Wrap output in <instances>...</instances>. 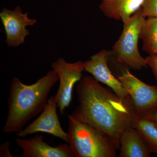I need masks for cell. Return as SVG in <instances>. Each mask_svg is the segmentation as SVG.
Returning <instances> with one entry per match:
<instances>
[{
    "label": "cell",
    "instance_id": "cell-16",
    "mask_svg": "<svg viewBox=\"0 0 157 157\" xmlns=\"http://www.w3.org/2000/svg\"><path fill=\"white\" fill-rule=\"evenodd\" d=\"M145 60L147 65L151 69L157 81V55H149Z\"/></svg>",
    "mask_w": 157,
    "mask_h": 157
},
{
    "label": "cell",
    "instance_id": "cell-2",
    "mask_svg": "<svg viewBox=\"0 0 157 157\" xmlns=\"http://www.w3.org/2000/svg\"><path fill=\"white\" fill-rule=\"evenodd\" d=\"M59 80L58 75L53 70L31 85L25 84L19 78L13 77L3 133L21 132L29 121L42 112L47 104L51 90Z\"/></svg>",
    "mask_w": 157,
    "mask_h": 157
},
{
    "label": "cell",
    "instance_id": "cell-14",
    "mask_svg": "<svg viewBox=\"0 0 157 157\" xmlns=\"http://www.w3.org/2000/svg\"><path fill=\"white\" fill-rule=\"evenodd\" d=\"M134 128L141 135L151 153L157 154V127L152 121L137 117Z\"/></svg>",
    "mask_w": 157,
    "mask_h": 157
},
{
    "label": "cell",
    "instance_id": "cell-8",
    "mask_svg": "<svg viewBox=\"0 0 157 157\" xmlns=\"http://www.w3.org/2000/svg\"><path fill=\"white\" fill-rule=\"evenodd\" d=\"M58 102L56 96L48 99L45 108L39 117L21 132L17 136L24 138L38 132H43L53 135L68 143V133L62 128L57 114Z\"/></svg>",
    "mask_w": 157,
    "mask_h": 157
},
{
    "label": "cell",
    "instance_id": "cell-17",
    "mask_svg": "<svg viewBox=\"0 0 157 157\" xmlns=\"http://www.w3.org/2000/svg\"><path fill=\"white\" fill-rule=\"evenodd\" d=\"M10 142L9 141H6L0 146V157H12L13 155L11 153L9 149Z\"/></svg>",
    "mask_w": 157,
    "mask_h": 157
},
{
    "label": "cell",
    "instance_id": "cell-4",
    "mask_svg": "<svg viewBox=\"0 0 157 157\" xmlns=\"http://www.w3.org/2000/svg\"><path fill=\"white\" fill-rule=\"evenodd\" d=\"M145 19L140 8L124 23L121 35L113 46L112 52L117 61L134 70L147 67L145 59L140 55L138 48L140 31Z\"/></svg>",
    "mask_w": 157,
    "mask_h": 157
},
{
    "label": "cell",
    "instance_id": "cell-18",
    "mask_svg": "<svg viewBox=\"0 0 157 157\" xmlns=\"http://www.w3.org/2000/svg\"><path fill=\"white\" fill-rule=\"evenodd\" d=\"M144 118L152 121L157 127V109L150 113Z\"/></svg>",
    "mask_w": 157,
    "mask_h": 157
},
{
    "label": "cell",
    "instance_id": "cell-9",
    "mask_svg": "<svg viewBox=\"0 0 157 157\" xmlns=\"http://www.w3.org/2000/svg\"><path fill=\"white\" fill-rule=\"evenodd\" d=\"M108 55L106 49H102L95 54L89 60L84 62V70L90 73L97 81L107 86L118 96L131 103L129 93L109 70L107 63Z\"/></svg>",
    "mask_w": 157,
    "mask_h": 157
},
{
    "label": "cell",
    "instance_id": "cell-15",
    "mask_svg": "<svg viewBox=\"0 0 157 157\" xmlns=\"http://www.w3.org/2000/svg\"><path fill=\"white\" fill-rule=\"evenodd\" d=\"M141 10L142 15L145 18H157V0H144Z\"/></svg>",
    "mask_w": 157,
    "mask_h": 157
},
{
    "label": "cell",
    "instance_id": "cell-7",
    "mask_svg": "<svg viewBox=\"0 0 157 157\" xmlns=\"http://www.w3.org/2000/svg\"><path fill=\"white\" fill-rule=\"evenodd\" d=\"M0 19L6 35V42L9 47L15 48L25 42L27 36L30 35L26 27L32 26L37 23L35 18L28 17V12L23 13L19 6L14 10L3 8L0 12Z\"/></svg>",
    "mask_w": 157,
    "mask_h": 157
},
{
    "label": "cell",
    "instance_id": "cell-6",
    "mask_svg": "<svg viewBox=\"0 0 157 157\" xmlns=\"http://www.w3.org/2000/svg\"><path fill=\"white\" fill-rule=\"evenodd\" d=\"M52 67L59 76V84L55 96L59 111L63 115L72 101L74 86L82 78V72L85 71L84 62L68 63L60 57L52 63Z\"/></svg>",
    "mask_w": 157,
    "mask_h": 157
},
{
    "label": "cell",
    "instance_id": "cell-10",
    "mask_svg": "<svg viewBox=\"0 0 157 157\" xmlns=\"http://www.w3.org/2000/svg\"><path fill=\"white\" fill-rule=\"evenodd\" d=\"M42 135H37L31 139L15 138V141L22 149L20 157H75L70 145L62 144L50 146L43 140Z\"/></svg>",
    "mask_w": 157,
    "mask_h": 157
},
{
    "label": "cell",
    "instance_id": "cell-5",
    "mask_svg": "<svg viewBox=\"0 0 157 157\" xmlns=\"http://www.w3.org/2000/svg\"><path fill=\"white\" fill-rule=\"evenodd\" d=\"M117 78L129 93L132 107L137 117H145L157 109V86L144 83L128 69Z\"/></svg>",
    "mask_w": 157,
    "mask_h": 157
},
{
    "label": "cell",
    "instance_id": "cell-12",
    "mask_svg": "<svg viewBox=\"0 0 157 157\" xmlns=\"http://www.w3.org/2000/svg\"><path fill=\"white\" fill-rule=\"evenodd\" d=\"M120 157H149L151 153L139 132L134 127L124 130L119 140Z\"/></svg>",
    "mask_w": 157,
    "mask_h": 157
},
{
    "label": "cell",
    "instance_id": "cell-11",
    "mask_svg": "<svg viewBox=\"0 0 157 157\" xmlns=\"http://www.w3.org/2000/svg\"><path fill=\"white\" fill-rule=\"evenodd\" d=\"M144 0H101L100 9L106 17L125 23L142 6Z\"/></svg>",
    "mask_w": 157,
    "mask_h": 157
},
{
    "label": "cell",
    "instance_id": "cell-3",
    "mask_svg": "<svg viewBox=\"0 0 157 157\" xmlns=\"http://www.w3.org/2000/svg\"><path fill=\"white\" fill-rule=\"evenodd\" d=\"M68 144L75 157H115L119 148L104 132L68 116Z\"/></svg>",
    "mask_w": 157,
    "mask_h": 157
},
{
    "label": "cell",
    "instance_id": "cell-13",
    "mask_svg": "<svg viewBox=\"0 0 157 157\" xmlns=\"http://www.w3.org/2000/svg\"><path fill=\"white\" fill-rule=\"evenodd\" d=\"M139 39L143 42L142 49L149 55H157V18L148 17L140 30Z\"/></svg>",
    "mask_w": 157,
    "mask_h": 157
},
{
    "label": "cell",
    "instance_id": "cell-1",
    "mask_svg": "<svg viewBox=\"0 0 157 157\" xmlns=\"http://www.w3.org/2000/svg\"><path fill=\"white\" fill-rule=\"evenodd\" d=\"M78 105L71 115L109 136L120 147L124 130L134 127L137 118L131 102L92 76H83L76 87Z\"/></svg>",
    "mask_w": 157,
    "mask_h": 157
}]
</instances>
